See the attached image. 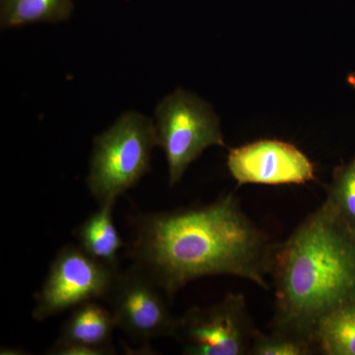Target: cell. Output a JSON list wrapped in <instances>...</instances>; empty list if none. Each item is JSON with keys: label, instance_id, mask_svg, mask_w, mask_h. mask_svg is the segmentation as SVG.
Masks as SVG:
<instances>
[{"label": "cell", "instance_id": "6da1fadb", "mask_svg": "<svg viewBox=\"0 0 355 355\" xmlns=\"http://www.w3.org/2000/svg\"><path fill=\"white\" fill-rule=\"evenodd\" d=\"M128 256L170 300L187 284L231 275L268 291L275 245L243 210L234 193L214 202L140 214Z\"/></svg>", "mask_w": 355, "mask_h": 355}, {"label": "cell", "instance_id": "7a4b0ae2", "mask_svg": "<svg viewBox=\"0 0 355 355\" xmlns=\"http://www.w3.org/2000/svg\"><path fill=\"white\" fill-rule=\"evenodd\" d=\"M270 277V330L314 343L324 316L355 306V229L324 202L275 245Z\"/></svg>", "mask_w": 355, "mask_h": 355}, {"label": "cell", "instance_id": "3957f363", "mask_svg": "<svg viewBox=\"0 0 355 355\" xmlns=\"http://www.w3.org/2000/svg\"><path fill=\"white\" fill-rule=\"evenodd\" d=\"M158 146L155 125L137 112L121 114L93 142L87 176L98 205L116 202L150 171L151 153Z\"/></svg>", "mask_w": 355, "mask_h": 355}, {"label": "cell", "instance_id": "277c9868", "mask_svg": "<svg viewBox=\"0 0 355 355\" xmlns=\"http://www.w3.org/2000/svg\"><path fill=\"white\" fill-rule=\"evenodd\" d=\"M158 146L167 159L170 187L183 179L189 166L205 149L226 147L218 116L207 102L178 89L155 111Z\"/></svg>", "mask_w": 355, "mask_h": 355}, {"label": "cell", "instance_id": "5b68a950", "mask_svg": "<svg viewBox=\"0 0 355 355\" xmlns=\"http://www.w3.org/2000/svg\"><path fill=\"white\" fill-rule=\"evenodd\" d=\"M120 272L95 260L78 245L62 247L35 296L33 319L46 321L84 303L107 300Z\"/></svg>", "mask_w": 355, "mask_h": 355}, {"label": "cell", "instance_id": "8992f818", "mask_svg": "<svg viewBox=\"0 0 355 355\" xmlns=\"http://www.w3.org/2000/svg\"><path fill=\"white\" fill-rule=\"evenodd\" d=\"M259 329L244 294L231 292L207 307H191L177 318L173 338L187 355H250Z\"/></svg>", "mask_w": 355, "mask_h": 355}, {"label": "cell", "instance_id": "52a82bcc", "mask_svg": "<svg viewBox=\"0 0 355 355\" xmlns=\"http://www.w3.org/2000/svg\"><path fill=\"white\" fill-rule=\"evenodd\" d=\"M106 301L116 328L135 342L174 336L178 317L170 309L171 300L135 263L119 273Z\"/></svg>", "mask_w": 355, "mask_h": 355}, {"label": "cell", "instance_id": "ba28073f", "mask_svg": "<svg viewBox=\"0 0 355 355\" xmlns=\"http://www.w3.org/2000/svg\"><path fill=\"white\" fill-rule=\"evenodd\" d=\"M227 167L239 186L304 184L315 180L310 159L282 140L261 139L230 149Z\"/></svg>", "mask_w": 355, "mask_h": 355}, {"label": "cell", "instance_id": "9c48e42d", "mask_svg": "<svg viewBox=\"0 0 355 355\" xmlns=\"http://www.w3.org/2000/svg\"><path fill=\"white\" fill-rule=\"evenodd\" d=\"M116 324L113 313L96 301L71 310L57 340L46 352L50 355L116 354L113 334Z\"/></svg>", "mask_w": 355, "mask_h": 355}, {"label": "cell", "instance_id": "30bf717a", "mask_svg": "<svg viewBox=\"0 0 355 355\" xmlns=\"http://www.w3.org/2000/svg\"><path fill=\"white\" fill-rule=\"evenodd\" d=\"M116 202L103 203L76 229L78 246L105 265L119 268V254L123 241L114 222Z\"/></svg>", "mask_w": 355, "mask_h": 355}, {"label": "cell", "instance_id": "8fae6325", "mask_svg": "<svg viewBox=\"0 0 355 355\" xmlns=\"http://www.w3.org/2000/svg\"><path fill=\"white\" fill-rule=\"evenodd\" d=\"M73 10L72 0H0L2 28L38 22H60Z\"/></svg>", "mask_w": 355, "mask_h": 355}, {"label": "cell", "instance_id": "7c38bea8", "mask_svg": "<svg viewBox=\"0 0 355 355\" xmlns=\"http://www.w3.org/2000/svg\"><path fill=\"white\" fill-rule=\"evenodd\" d=\"M318 354L355 355V306H347L324 316L315 329Z\"/></svg>", "mask_w": 355, "mask_h": 355}, {"label": "cell", "instance_id": "4fadbf2b", "mask_svg": "<svg viewBox=\"0 0 355 355\" xmlns=\"http://www.w3.org/2000/svg\"><path fill=\"white\" fill-rule=\"evenodd\" d=\"M324 202L355 229V157L336 168Z\"/></svg>", "mask_w": 355, "mask_h": 355}, {"label": "cell", "instance_id": "5bb4252c", "mask_svg": "<svg viewBox=\"0 0 355 355\" xmlns=\"http://www.w3.org/2000/svg\"><path fill=\"white\" fill-rule=\"evenodd\" d=\"M314 343L270 330L263 334L259 330L254 336L250 355H312L317 354Z\"/></svg>", "mask_w": 355, "mask_h": 355}, {"label": "cell", "instance_id": "9a60e30c", "mask_svg": "<svg viewBox=\"0 0 355 355\" xmlns=\"http://www.w3.org/2000/svg\"><path fill=\"white\" fill-rule=\"evenodd\" d=\"M347 81H349V83L350 84V85H352V87H354V89L355 90V76H354V74H352V76H349V78H347Z\"/></svg>", "mask_w": 355, "mask_h": 355}]
</instances>
